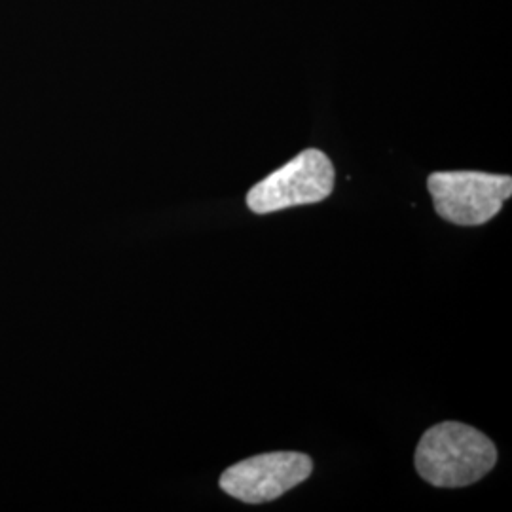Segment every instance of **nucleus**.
Wrapping results in <instances>:
<instances>
[{
	"label": "nucleus",
	"instance_id": "f257e3e1",
	"mask_svg": "<svg viewBox=\"0 0 512 512\" xmlns=\"http://www.w3.org/2000/svg\"><path fill=\"white\" fill-rule=\"evenodd\" d=\"M416 469L435 488H465L497 463L494 442L475 427L444 421L427 429L416 448Z\"/></svg>",
	"mask_w": 512,
	"mask_h": 512
},
{
	"label": "nucleus",
	"instance_id": "f03ea898",
	"mask_svg": "<svg viewBox=\"0 0 512 512\" xmlns=\"http://www.w3.org/2000/svg\"><path fill=\"white\" fill-rule=\"evenodd\" d=\"M427 190L440 219L458 226H480L494 219L511 198L512 179L482 171H437L429 175Z\"/></svg>",
	"mask_w": 512,
	"mask_h": 512
},
{
	"label": "nucleus",
	"instance_id": "7ed1b4c3",
	"mask_svg": "<svg viewBox=\"0 0 512 512\" xmlns=\"http://www.w3.org/2000/svg\"><path fill=\"white\" fill-rule=\"evenodd\" d=\"M334 181L336 171L329 156L308 148L255 184L247 194V205L256 215H268L296 205L323 202L332 194Z\"/></svg>",
	"mask_w": 512,
	"mask_h": 512
},
{
	"label": "nucleus",
	"instance_id": "20e7f679",
	"mask_svg": "<svg viewBox=\"0 0 512 512\" xmlns=\"http://www.w3.org/2000/svg\"><path fill=\"white\" fill-rule=\"evenodd\" d=\"M310 456L300 452H272L243 459L220 476V490L247 505L270 503L308 480Z\"/></svg>",
	"mask_w": 512,
	"mask_h": 512
}]
</instances>
